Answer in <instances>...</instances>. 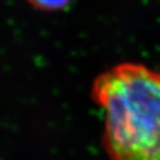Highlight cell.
<instances>
[{"instance_id": "1", "label": "cell", "mask_w": 160, "mask_h": 160, "mask_svg": "<svg viewBox=\"0 0 160 160\" xmlns=\"http://www.w3.org/2000/svg\"><path fill=\"white\" fill-rule=\"evenodd\" d=\"M91 98L103 111L110 160H160V72L120 63L96 78Z\"/></svg>"}, {"instance_id": "2", "label": "cell", "mask_w": 160, "mask_h": 160, "mask_svg": "<svg viewBox=\"0 0 160 160\" xmlns=\"http://www.w3.org/2000/svg\"><path fill=\"white\" fill-rule=\"evenodd\" d=\"M33 8L42 11H59L71 3L72 0H27Z\"/></svg>"}]
</instances>
